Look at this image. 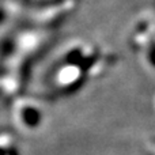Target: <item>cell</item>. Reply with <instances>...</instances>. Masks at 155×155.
Returning <instances> with one entry per match:
<instances>
[{"mask_svg":"<svg viewBox=\"0 0 155 155\" xmlns=\"http://www.w3.org/2000/svg\"><path fill=\"white\" fill-rule=\"evenodd\" d=\"M90 78L88 68L75 63H63L53 74V83L63 93H74Z\"/></svg>","mask_w":155,"mask_h":155,"instance_id":"6da1fadb","label":"cell"},{"mask_svg":"<svg viewBox=\"0 0 155 155\" xmlns=\"http://www.w3.org/2000/svg\"><path fill=\"white\" fill-rule=\"evenodd\" d=\"M14 116L19 125L27 129H35L42 121L41 109L30 99L18 98L14 102Z\"/></svg>","mask_w":155,"mask_h":155,"instance_id":"7a4b0ae2","label":"cell"},{"mask_svg":"<svg viewBox=\"0 0 155 155\" xmlns=\"http://www.w3.org/2000/svg\"><path fill=\"white\" fill-rule=\"evenodd\" d=\"M46 37L42 31H23L15 40V52L26 57L33 54L44 45Z\"/></svg>","mask_w":155,"mask_h":155,"instance_id":"3957f363","label":"cell"},{"mask_svg":"<svg viewBox=\"0 0 155 155\" xmlns=\"http://www.w3.org/2000/svg\"><path fill=\"white\" fill-rule=\"evenodd\" d=\"M4 155H14V153H11L10 150H7V148H4Z\"/></svg>","mask_w":155,"mask_h":155,"instance_id":"277c9868","label":"cell"}]
</instances>
